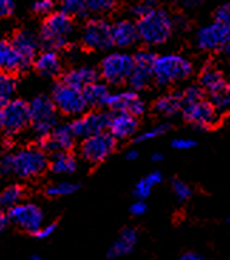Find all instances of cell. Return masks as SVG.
Masks as SVG:
<instances>
[{"instance_id":"cell-37","label":"cell","mask_w":230,"mask_h":260,"mask_svg":"<svg viewBox=\"0 0 230 260\" xmlns=\"http://www.w3.org/2000/svg\"><path fill=\"white\" fill-rule=\"evenodd\" d=\"M181 99L183 107L196 103L199 100H203V90L199 85H189L181 92Z\"/></svg>"},{"instance_id":"cell-49","label":"cell","mask_w":230,"mask_h":260,"mask_svg":"<svg viewBox=\"0 0 230 260\" xmlns=\"http://www.w3.org/2000/svg\"><path fill=\"white\" fill-rule=\"evenodd\" d=\"M179 260H205V259H203L201 254L193 253V252H189V253L182 254V257Z\"/></svg>"},{"instance_id":"cell-1","label":"cell","mask_w":230,"mask_h":260,"mask_svg":"<svg viewBox=\"0 0 230 260\" xmlns=\"http://www.w3.org/2000/svg\"><path fill=\"white\" fill-rule=\"evenodd\" d=\"M49 167V158L39 147H24L6 154L0 161V169L6 174L28 179L40 176Z\"/></svg>"},{"instance_id":"cell-36","label":"cell","mask_w":230,"mask_h":260,"mask_svg":"<svg viewBox=\"0 0 230 260\" xmlns=\"http://www.w3.org/2000/svg\"><path fill=\"white\" fill-rule=\"evenodd\" d=\"M172 192H174L175 198L181 202H185L192 197L190 186L182 179H172Z\"/></svg>"},{"instance_id":"cell-32","label":"cell","mask_w":230,"mask_h":260,"mask_svg":"<svg viewBox=\"0 0 230 260\" xmlns=\"http://www.w3.org/2000/svg\"><path fill=\"white\" fill-rule=\"evenodd\" d=\"M87 6L85 0H61V13L73 17H84L87 16Z\"/></svg>"},{"instance_id":"cell-3","label":"cell","mask_w":230,"mask_h":260,"mask_svg":"<svg viewBox=\"0 0 230 260\" xmlns=\"http://www.w3.org/2000/svg\"><path fill=\"white\" fill-rule=\"evenodd\" d=\"M193 64L181 54H163L155 58L152 78L160 87L183 81L192 76Z\"/></svg>"},{"instance_id":"cell-43","label":"cell","mask_w":230,"mask_h":260,"mask_svg":"<svg viewBox=\"0 0 230 260\" xmlns=\"http://www.w3.org/2000/svg\"><path fill=\"white\" fill-rule=\"evenodd\" d=\"M56 229H57L56 223H49V225L42 226V228L35 233V236L36 238H39V239H47V238H50V236L54 233Z\"/></svg>"},{"instance_id":"cell-14","label":"cell","mask_w":230,"mask_h":260,"mask_svg":"<svg viewBox=\"0 0 230 260\" xmlns=\"http://www.w3.org/2000/svg\"><path fill=\"white\" fill-rule=\"evenodd\" d=\"M134 58V67L133 73L128 78V84L131 85V88L138 91V90H144L152 80V70L153 63L156 56L152 51L148 50H142L138 51Z\"/></svg>"},{"instance_id":"cell-7","label":"cell","mask_w":230,"mask_h":260,"mask_svg":"<svg viewBox=\"0 0 230 260\" xmlns=\"http://www.w3.org/2000/svg\"><path fill=\"white\" fill-rule=\"evenodd\" d=\"M115 147H117V140L111 134L104 131L84 138L80 145V155L85 162L95 165L105 161L115 151Z\"/></svg>"},{"instance_id":"cell-29","label":"cell","mask_w":230,"mask_h":260,"mask_svg":"<svg viewBox=\"0 0 230 260\" xmlns=\"http://www.w3.org/2000/svg\"><path fill=\"white\" fill-rule=\"evenodd\" d=\"M24 193H26L24 188L17 183H13V185L5 188L0 192V209H3V208L10 209L17 204H20L24 198Z\"/></svg>"},{"instance_id":"cell-11","label":"cell","mask_w":230,"mask_h":260,"mask_svg":"<svg viewBox=\"0 0 230 260\" xmlns=\"http://www.w3.org/2000/svg\"><path fill=\"white\" fill-rule=\"evenodd\" d=\"M81 42L90 50L104 51L111 49V24L104 19H91L84 26Z\"/></svg>"},{"instance_id":"cell-35","label":"cell","mask_w":230,"mask_h":260,"mask_svg":"<svg viewBox=\"0 0 230 260\" xmlns=\"http://www.w3.org/2000/svg\"><path fill=\"white\" fill-rule=\"evenodd\" d=\"M169 128H171L169 124H158V125H155V127H152L151 129L145 131V133L140 134V135L134 140V142L140 144V142H144V141L155 140V138H158L160 135H163L165 133H168Z\"/></svg>"},{"instance_id":"cell-53","label":"cell","mask_w":230,"mask_h":260,"mask_svg":"<svg viewBox=\"0 0 230 260\" xmlns=\"http://www.w3.org/2000/svg\"><path fill=\"white\" fill-rule=\"evenodd\" d=\"M2 121H3V106H0V128H2Z\"/></svg>"},{"instance_id":"cell-40","label":"cell","mask_w":230,"mask_h":260,"mask_svg":"<svg viewBox=\"0 0 230 260\" xmlns=\"http://www.w3.org/2000/svg\"><path fill=\"white\" fill-rule=\"evenodd\" d=\"M54 9V0H36L33 12L37 14H50Z\"/></svg>"},{"instance_id":"cell-48","label":"cell","mask_w":230,"mask_h":260,"mask_svg":"<svg viewBox=\"0 0 230 260\" xmlns=\"http://www.w3.org/2000/svg\"><path fill=\"white\" fill-rule=\"evenodd\" d=\"M7 223H9V219H7V215L3 212V209H0V233L3 232L6 229Z\"/></svg>"},{"instance_id":"cell-4","label":"cell","mask_w":230,"mask_h":260,"mask_svg":"<svg viewBox=\"0 0 230 260\" xmlns=\"http://www.w3.org/2000/svg\"><path fill=\"white\" fill-rule=\"evenodd\" d=\"M28 125L35 135L42 140L57 125V110L47 95H37L28 103Z\"/></svg>"},{"instance_id":"cell-31","label":"cell","mask_w":230,"mask_h":260,"mask_svg":"<svg viewBox=\"0 0 230 260\" xmlns=\"http://www.w3.org/2000/svg\"><path fill=\"white\" fill-rule=\"evenodd\" d=\"M80 188V185L69 181H61V182L50 183L49 186L44 189V193L50 198H58V197H67L73 195Z\"/></svg>"},{"instance_id":"cell-55","label":"cell","mask_w":230,"mask_h":260,"mask_svg":"<svg viewBox=\"0 0 230 260\" xmlns=\"http://www.w3.org/2000/svg\"><path fill=\"white\" fill-rule=\"evenodd\" d=\"M0 174H2V169H0Z\"/></svg>"},{"instance_id":"cell-5","label":"cell","mask_w":230,"mask_h":260,"mask_svg":"<svg viewBox=\"0 0 230 260\" xmlns=\"http://www.w3.org/2000/svg\"><path fill=\"white\" fill-rule=\"evenodd\" d=\"M73 20L61 12L51 13L44 20L40 30V40L47 50L56 51L67 46L73 33Z\"/></svg>"},{"instance_id":"cell-16","label":"cell","mask_w":230,"mask_h":260,"mask_svg":"<svg viewBox=\"0 0 230 260\" xmlns=\"http://www.w3.org/2000/svg\"><path fill=\"white\" fill-rule=\"evenodd\" d=\"M105 107L114 110L115 113L131 114L134 117H141L147 111V106L144 100L135 91H117L111 92L107 100Z\"/></svg>"},{"instance_id":"cell-27","label":"cell","mask_w":230,"mask_h":260,"mask_svg":"<svg viewBox=\"0 0 230 260\" xmlns=\"http://www.w3.org/2000/svg\"><path fill=\"white\" fill-rule=\"evenodd\" d=\"M76 155L71 151H65V152H54L53 156L49 159V168L51 172L54 174H60V175H69V174H74L77 169Z\"/></svg>"},{"instance_id":"cell-39","label":"cell","mask_w":230,"mask_h":260,"mask_svg":"<svg viewBox=\"0 0 230 260\" xmlns=\"http://www.w3.org/2000/svg\"><path fill=\"white\" fill-rule=\"evenodd\" d=\"M151 190L152 188L149 186V183L145 181V179H141L137 182L135 188H134V197L140 201H145L149 195H151Z\"/></svg>"},{"instance_id":"cell-15","label":"cell","mask_w":230,"mask_h":260,"mask_svg":"<svg viewBox=\"0 0 230 260\" xmlns=\"http://www.w3.org/2000/svg\"><path fill=\"white\" fill-rule=\"evenodd\" d=\"M226 43H230L229 26H224L216 21L202 27L196 35V44L203 51L219 50Z\"/></svg>"},{"instance_id":"cell-33","label":"cell","mask_w":230,"mask_h":260,"mask_svg":"<svg viewBox=\"0 0 230 260\" xmlns=\"http://www.w3.org/2000/svg\"><path fill=\"white\" fill-rule=\"evenodd\" d=\"M155 9H158V2L156 0H138L137 3H134L131 6L129 12H131L134 17H137L140 20L144 16L153 12Z\"/></svg>"},{"instance_id":"cell-10","label":"cell","mask_w":230,"mask_h":260,"mask_svg":"<svg viewBox=\"0 0 230 260\" xmlns=\"http://www.w3.org/2000/svg\"><path fill=\"white\" fill-rule=\"evenodd\" d=\"M28 104L24 100H10L3 107L2 128L7 137H14L28 127Z\"/></svg>"},{"instance_id":"cell-12","label":"cell","mask_w":230,"mask_h":260,"mask_svg":"<svg viewBox=\"0 0 230 260\" xmlns=\"http://www.w3.org/2000/svg\"><path fill=\"white\" fill-rule=\"evenodd\" d=\"M182 113L185 120L190 122L198 131L208 129L219 120V113L212 106V103L206 100H199L196 103L182 107Z\"/></svg>"},{"instance_id":"cell-46","label":"cell","mask_w":230,"mask_h":260,"mask_svg":"<svg viewBox=\"0 0 230 260\" xmlns=\"http://www.w3.org/2000/svg\"><path fill=\"white\" fill-rule=\"evenodd\" d=\"M144 179L149 183V186H151V188H153V186L159 185L163 178H162V174H160L159 171H153V172H151V174H148Z\"/></svg>"},{"instance_id":"cell-26","label":"cell","mask_w":230,"mask_h":260,"mask_svg":"<svg viewBox=\"0 0 230 260\" xmlns=\"http://www.w3.org/2000/svg\"><path fill=\"white\" fill-rule=\"evenodd\" d=\"M83 95L85 99V103L88 107H95V108H101L105 107L107 100L110 97V88L105 83H100V81H94L91 84L85 85L83 90Z\"/></svg>"},{"instance_id":"cell-18","label":"cell","mask_w":230,"mask_h":260,"mask_svg":"<svg viewBox=\"0 0 230 260\" xmlns=\"http://www.w3.org/2000/svg\"><path fill=\"white\" fill-rule=\"evenodd\" d=\"M10 44H12L14 51L19 54L21 61L28 69L35 61L36 56H37V49H39L37 37L28 30H20L13 36Z\"/></svg>"},{"instance_id":"cell-25","label":"cell","mask_w":230,"mask_h":260,"mask_svg":"<svg viewBox=\"0 0 230 260\" xmlns=\"http://www.w3.org/2000/svg\"><path fill=\"white\" fill-rule=\"evenodd\" d=\"M98 80V73L95 69L83 66V67H76L69 73H65L63 77V83L71 85L77 90H83L85 85L91 84Z\"/></svg>"},{"instance_id":"cell-8","label":"cell","mask_w":230,"mask_h":260,"mask_svg":"<svg viewBox=\"0 0 230 260\" xmlns=\"http://www.w3.org/2000/svg\"><path fill=\"white\" fill-rule=\"evenodd\" d=\"M134 58L126 53H111L101 61L100 74L104 78L105 83L112 85H121L133 73Z\"/></svg>"},{"instance_id":"cell-38","label":"cell","mask_w":230,"mask_h":260,"mask_svg":"<svg viewBox=\"0 0 230 260\" xmlns=\"http://www.w3.org/2000/svg\"><path fill=\"white\" fill-rule=\"evenodd\" d=\"M212 106L215 107L217 113H224L229 110L230 106V90H226V91L217 92V94H212Z\"/></svg>"},{"instance_id":"cell-9","label":"cell","mask_w":230,"mask_h":260,"mask_svg":"<svg viewBox=\"0 0 230 260\" xmlns=\"http://www.w3.org/2000/svg\"><path fill=\"white\" fill-rule=\"evenodd\" d=\"M7 219L24 232L35 235L43 226L44 215L39 205L20 202L7 211Z\"/></svg>"},{"instance_id":"cell-28","label":"cell","mask_w":230,"mask_h":260,"mask_svg":"<svg viewBox=\"0 0 230 260\" xmlns=\"http://www.w3.org/2000/svg\"><path fill=\"white\" fill-rule=\"evenodd\" d=\"M182 99L181 92H171L167 95H162L155 101L153 104V110L160 115H174V114L182 111Z\"/></svg>"},{"instance_id":"cell-52","label":"cell","mask_w":230,"mask_h":260,"mask_svg":"<svg viewBox=\"0 0 230 260\" xmlns=\"http://www.w3.org/2000/svg\"><path fill=\"white\" fill-rule=\"evenodd\" d=\"M30 260H44L42 257V256H39V254H33L31 257H30Z\"/></svg>"},{"instance_id":"cell-34","label":"cell","mask_w":230,"mask_h":260,"mask_svg":"<svg viewBox=\"0 0 230 260\" xmlns=\"http://www.w3.org/2000/svg\"><path fill=\"white\" fill-rule=\"evenodd\" d=\"M117 5V0H85L87 10L94 13H108Z\"/></svg>"},{"instance_id":"cell-45","label":"cell","mask_w":230,"mask_h":260,"mask_svg":"<svg viewBox=\"0 0 230 260\" xmlns=\"http://www.w3.org/2000/svg\"><path fill=\"white\" fill-rule=\"evenodd\" d=\"M14 9L13 0H0V17L10 16Z\"/></svg>"},{"instance_id":"cell-41","label":"cell","mask_w":230,"mask_h":260,"mask_svg":"<svg viewBox=\"0 0 230 260\" xmlns=\"http://www.w3.org/2000/svg\"><path fill=\"white\" fill-rule=\"evenodd\" d=\"M215 20L216 23L229 26L230 24V6L229 5H223V6L217 7L215 12Z\"/></svg>"},{"instance_id":"cell-20","label":"cell","mask_w":230,"mask_h":260,"mask_svg":"<svg viewBox=\"0 0 230 260\" xmlns=\"http://www.w3.org/2000/svg\"><path fill=\"white\" fill-rule=\"evenodd\" d=\"M112 44L118 46L121 49L131 47L140 40L137 24L131 20H119L111 24Z\"/></svg>"},{"instance_id":"cell-6","label":"cell","mask_w":230,"mask_h":260,"mask_svg":"<svg viewBox=\"0 0 230 260\" xmlns=\"http://www.w3.org/2000/svg\"><path fill=\"white\" fill-rule=\"evenodd\" d=\"M51 101L57 111L63 113L64 115H70V117H80L85 114L88 108L83 91L77 90L71 85H67L63 81L54 85Z\"/></svg>"},{"instance_id":"cell-23","label":"cell","mask_w":230,"mask_h":260,"mask_svg":"<svg viewBox=\"0 0 230 260\" xmlns=\"http://www.w3.org/2000/svg\"><path fill=\"white\" fill-rule=\"evenodd\" d=\"M138 242V233L134 228H124L118 238L112 243L111 247L108 249V257L111 259H117V257H122L129 254L134 250V247Z\"/></svg>"},{"instance_id":"cell-22","label":"cell","mask_w":230,"mask_h":260,"mask_svg":"<svg viewBox=\"0 0 230 260\" xmlns=\"http://www.w3.org/2000/svg\"><path fill=\"white\" fill-rule=\"evenodd\" d=\"M36 71L47 78H54L61 74V60L53 50H44L39 56H36L33 61Z\"/></svg>"},{"instance_id":"cell-21","label":"cell","mask_w":230,"mask_h":260,"mask_svg":"<svg viewBox=\"0 0 230 260\" xmlns=\"http://www.w3.org/2000/svg\"><path fill=\"white\" fill-rule=\"evenodd\" d=\"M199 87L212 94H217V92L226 91L229 90V84L224 78L223 73L213 67V66H206L199 76Z\"/></svg>"},{"instance_id":"cell-17","label":"cell","mask_w":230,"mask_h":260,"mask_svg":"<svg viewBox=\"0 0 230 260\" xmlns=\"http://www.w3.org/2000/svg\"><path fill=\"white\" fill-rule=\"evenodd\" d=\"M76 144V137L71 131L70 124L56 125L54 129L42 140H39V148L44 152H65L71 151Z\"/></svg>"},{"instance_id":"cell-47","label":"cell","mask_w":230,"mask_h":260,"mask_svg":"<svg viewBox=\"0 0 230 260\" xmlns=\"http://www.w3.org/2000/svg\"><path fill=\"white\" fill-rule=\"evenodd\" d=\"M182 3V6L185 7V9H195L199 5H202L203 0H179Z\"/></svg>"},{"instance_id":"cell-30","label":"cell","mask_w":230,"mask_h":260,"mask_svg":"<svg viewBox=\"0 0 230 260\" xmlns=\"http://www.w3.org/2000/svg\"><path fill=\"white\" fill-rule=\"evenodd\" d=\"M16 80L12 74L0 71V106H6L7 101L12 100L13 92L16 91Z\"/></svg>"},{"instance_id":"cell-54","label":"cell","mask_w":230,"mask_h":260,"mask_svg":"<svg viewBox=\"0 0 230 260\" xmlns=\"http://www.w3.org/2000/svg\"><path fill=\"white\" fill-rule=\"evenodd\" d=\"M169 2H179V0H169Z\"/></svg>"},{"instance_id":"cell-2","label":"cell","mask_w":230,"mask_h":260,"mask_svg":"<svg viewBox=\"0 0 230 260\" xmlns=\"http://www.w3.org/2000/svg\"><path fill=\"white\" fill-rule=\"evenodd\" d=\"M137 30L140 40L148 46H158L165 43L172 35L174 30V20L163 9H155L147 16L138 20Z\"/></svg>"},{"instance_id":"cell-51","label":"cell","mask_w":230,"mask_h":260,"mask_svg":"<svg viewBox=\"0 0 230 260\" xmlns=\"http://www.w3.org/2000/svg\"><path fill=\"white\" fill-rule=\"evenodd\" d=\"M152 162H162L163 161V154L162 152H155V154L151 156Z\"/></svg>"},{"instance_id":"cell-19","label":"cell","mask_w":230,"mask_h":260,"mask_svg":"<svg viewBox=\"0 0 230 260\" xmlns=\"http://www.w3.org/2000/svg\"><path fill=\"white\" fill-rule=\"evenodd\" d=\"M138 129V120L131 114L115 113L111 115L108 133L111 134L115 140H126L133 137Z\"/></svg>"},{"instance_id":"cell-44","label":"cell","mask_w":230,"mask_h":260,"mask_svg":"<svg viewBox=\"0 0 230 260\" xmlns=\"http://www.w3.org/2000/svg\"><path fill=\"white\" fill-rule=\"evenodd\" d=\"M148 206L145 204V201H140V199H137L133 205H131V208H129V211L133 215L135 216H141V215H144L145 212H147Z\"/></svg>"},{"instance_id":"cell-42","label":"cell","mask_w":230,"mask_h":260,"mask_svg":"<svg viewBox=\"0 0 230 260\" xmlns=\"http://www.w3.org/2000/svg\"><path fill=\"white\" fill-rule=\"evenodd\" d=\"M196 145V142L190 138H176L172 141V147L179 151H185V149H190Z\"/></svg>"},{"instance_id":"cell-13","label":"cell","mask_w":230,"mask_h":260,"mask_svg":"<svg viewBox=\"0 0 230 260\" xmlns=\"http://www.w3.org/2000/svg\"><path fill=\"white\" fill-rule=\"evenodd\" d=\"M111 115L104 111H91L80 115L78 118L73 121L70 124V128L74 137L78 138H87L94 134L104 133L108 129Z\"/></svg>"},{"instance_id":"cell-50","label":"cell","mask_w":230,"mask_h":260,"mask_svg":"<svg viewBox=\"0 0 230 260\" xmlns=\"http://www.w3.org/2000/svg\"><path fill=\"white\" fill-rule=\"evenodd\" d=\"M138 156H140V154H138V151H137V149H131V151H128L125 155V158L128 159V161H137V159H138Z\"/></svg>"},{"instance_id":"cell-24","label":"cell","mask_w":230,"mask_h":260,"mask_svg":"<svg viewBox=\"0 0 230 260\" xmlns=\"http://www.w3.org/2000/svg\"><path fill=\"white\" fill-rule=\"evenodd\" d=\"M26 70L27 67L21 61L19 54L14 51L10 42L0 37V71L14 74V73H21Z\"/></svg>"}]
</instances>
